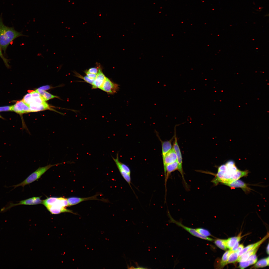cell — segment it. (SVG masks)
I'll use <instances>...</instances> for the list:
<instances>
[{
	"mask_svg": "<svg viewBox=\"0 0 269 269\" xmlns=\"http://www.w3.org/2000/svg\"><path fill=\"white\" fill-rule=\"evenodd\" d=\"M112 158L121 175L131 187V171L130 168L119 160L118 153H117L116 158L113 157Z\"/></svg>",
	"mask_w": 269,
	"mask_h": 269,
	"instance_id": "52a82bcc",
	"label": "cell"
},
{
	"mask_svg": "<svg viewBox=\"0 0 269 269\" xmlns=\"http://www.w3.org/2000/svg\"><path fill=\"white\" fill-rule=\"evenodd\" d=\"M32 97L30 92L25 95L24 97L22 100L25 103L29 105L31 103Z\"/></svg>",
	"mask_w": 269,
	"mask_h": 269,
	"instance_id": "4316f807",
	"label": "cell"
},
{
	"mask_svg": "<svg viewBox=\"0 0 269 269\" xmlns=\"http://www.w3.org/2000/svg\"><path fill=\"white\" fill-rule=\"evenodd\" d=\"M233 251L230 250L226 251L224 254L220 263V266L221 267H223L227 264V261L228 257L230 254Z\"/></svg>",
	"mask_w": 269,
	"mask_h": 269,
	"instance_id": "7402d4cb",
	"label": "cell"
},
{
	"mask_svg": "<svg viewBox=\"0 0 269 269\" xmlns=\"http://www.w3.org/2000/svg\"><path fill=\"white\" fill-rule=\"evenodd\" d=\"M40 197H33L18 202L17 203H14L12 201H10L1 209L0 212H5L12 207L19 205H32L42 204L43 200Z\"/></svg>",
	"mask_w": 269,
	"mask_h": 269,
	"instance_id": "5b68a950",
	"label": "cell"
},
{
	"mask_svg": "<svg viewBox=\"0 0 269 269\" xmlns=\"http://www.w3.org/2000/svg\"><path fill=\"white\" fill-rule=\"evenodd\" d=\"M36 91L41 95L45 101L54 98L58 97L45 91L38 89H36Z\"/></svg>",
	"mask_w": 269,
	"mask_h": 269,
	"instance_id": "ffe728a7",
	"label": "cell"
},
{
	"mask_svg": "<svg viewBox=\"0 0 269 269\" xmlns=\"http://www.w3.org/2000/svg\"><path fill=\"white\" fill-rule=\"evenodd\" d=\"M196 230L202 235L206 237L211 236V234L207 229L203 228H198L195 229Z\"/></svg>",
	"mask_w": 269,
	"mask_h": 269,
	"instance_id": "d4e9b609",
	"label": "cell"
},
{
	"mask_svg": "<svg viewBox=\"0 0 269 269\" xmlns=\"http://www.w3.org/2000/svg\"><path fill=\"white\" fill-rule=\"evenodd\" d=\"M85 72L87 76L91 79H95L97 75V74L90 73L87 71H86Z\"/></svg>",
	"mask_w": 269,
	"mask_h": 269,
	"instance_id": "836d02e7",
	"label": "cell"
},
{
	"mask_svg": "<svg viewBox=\"0 0 269 269\" xmlns=\"http://www.w3.org/2000/svg\"><path fill=\"white\" fill-rule=\"evenodd\" d=\"M50 88L51 87L49 85H46L42 86L38 88L37 89L45 91L50 89Z\"/></svg>",
	"mask_w": 269,
	"mask_h": 269,
	"instance_id": "e575fe53",
	"label": "cell"
},
{
	"mask_svg": "<svg viewBox=\"0 0 269 269\" xmlns=\"http://www.w3.org/2000/svg\"><path fill=\"white\" fill-rule=\"evenodd\" d=\"M244 248L243 245L242 244H241L239 245L237 250L235 251L238 253L240 251Z\"/></svg>",
	"mask_w": 269,
	"mask_h": 269,
	"instance_id": "8d00e7d4",
	"label": "cell"
},
{
	"mask_svg": "<svg viewBox=\"0 0 269 269\" xmlns=\"http://www.w3.org/2000/svg\"><path fill=\"white\" fill-rule=\"evenodd\" d=\"M269 265V257L259 261L254 266L255 268H262Z\"/></svg>",
	"mask_w": 269,
	"mask_h": 269,
	"instance_id": "44dd1931",
	"label": "cell"
},
{
	"mask_svg": "<svg viewBox=\"0 0 269 269\" xmlns=\"http://www.w3.org/2000/svg\"><path fill=\"white\" fill-rule=\"evenodd\" d=\"M106 78V77L102 71L101 69L99 68L98 73L92 84V88L100 89Z\"/></svg>",
	"mask_w": 269,
	"mask_h": 269,
	"instance_id": "4fadbf2b",
	"label": "cell"
},
{
	"mask_svg": "<svg viewBox=\"0 0 269 269\" xmlns=\"http://www.w3.org/2000/svg\"><path fill=\"white\" fill-rule=\"evenodd\" d=\"M269 237V234L262 240L254 244L253 246L243 254L238 257L237 261L238 262L246 261L249 257L254 254H255L259 246Z\"/></svg>",
	"mask_w": 269,
	"mask_h": 269,
	"instance_id": "9c48e42d",
	"label": "cell"
},
{
	"mask_svg": "<svg viewBox=\"0 0 269 269\" xmlns=\"http://www.w3.org/2000/svg\"><path fill=\"white\" fill-rule=\"evenodd\" d=\"M238 254L235 251L232 252L228 257L227 264L234 263L237 261L238 258Z\"/></svg>",
	"mask_w": 269,
	"mask_h": 269,
	"instance_id": "cb8c5ba5",
	"label": "cell"
},
{
	"mask_svg": "<svg viewBox=\"0 0 269 269\" xmlns=\"http://www.w3.org/2000/svg\"><path fill=\"white\" fill-rule=\"evenodd\" d=\"M267 252L268 254H269V244H268L267 249Z\"/></svg>",
	"mask_w": 269,
	"mask_h": 269,
	"instance_id": "74e56055",
	"label": "cell"
},
{
	"mask_svg": "<svg viewBox=\"0 0 269 269\" xmlns=\"http://www.w3.org/2000/svg\"><path fill=\"white\" fill-rule=\"evenodd\" d=\"M62 163H58L53 165L49 164L45 166L39 167L22 182L16 185L6 187H13V188L10 191L19 186H22L23 188H24L25 185L29 184L39 179L43 174L51 167L61 164Z\"/></svg>",
	"mask_w": 269,
	"mask_h": 269,
	"instance_id": "277c9868",
	"label": "cell"
},
{
	"mask_svg": "<svg viewBox=\"0 0 269 269\" xmlns=\"http://www.w3.org/2000/svg\"><path fill=\"white\" fill-rule=\"evenodd\" d=\"M119 85L110 80L108 78H106L100 89L110 94H114L118 91Z\"/></svg>",
	"mask_w": 269,
	"mask_h": 269,
	"instance_id": "30bf717a",
	"label": "cell"
},
{
	"mask_svg": "<svg viewBox=\"0 0 269 269\" xmlns=\"http://www.w3.org/2000/svg\"><path fill=\"white\" fill-rule=\"evenodd\" d=\"M29 106L31 112H37L51 109L48 104L45 102L41 103H31Z\"/></svg>",
	"mask_w": 269,
	"mask_h": 269,
	"instance_id": "2e32d148",
	"label": "cell"
},
{
	"mask_svg": "<svg viewBox=\"0 0 269 269\" xmlns=\"http://www.w3.org/2000/svg\"><path fill=\"white\" fill-rule=\"evenodd\" d=\"M200 172L214 175L215 177L211 182L216 185L219 183L224 184L239 179L243 177L247 176L249 173L248 170L243 171L238 169L235 162L232 160H229L225 163L219 166L216 174H214L209 172L202 170H201Z\"/></svg>",
	"mask_w": 269,
	"mask_h": 269,
	"instance_id": "6da1fadb",
	"label": "cell"
},
{
	"mask_svg": "<svg viewBox=\"0 0 269 269\" xmlns=\"http://www.w3.org/2000/svg\"><path fill=\"white\" fill-rule=\"evenodd\" d=\"M241 234L236 237L229 238L226 240V244L227 248L231 250L236 242L240 241L241 239Z\"/></svg>",
	"mask_w": 269,
	"mask_h": 269,
	"instance_id": "d6986e66",
	"label": "cell"
},
{
	"mask_svg": "<svg viewBox=\"0 0 269 269\" xmlns=\"http://www.w3.org/2000/svg\"><path fill=\"white\" fill-rule=\"evenodd\" d=\"M98 195H95L91 197L80 198L77 197H71L67 199L68 202V206H71L77 204L79 203L84 201L89 200H99L97 199Z\"/></svg>",
	"mask_w": 269,
	"mask_h": 269,
	"instance_id": "9a60e30c",
	"label": "cell"
},
{
	"mask_svg": "<svg viewBox=\"0 0 269 269\" xmlns=\"http://www.w3.org/2000/svg\"><path fill=\"white\" fill-rule=\"evenodd\" d=\"M87 71L90 73L97 74L98 71V69L96 67L91 68Z\"/></svg>",
	"mask_w": 269,
	"mask_h": 269,
	"instance_id": "d6a6232c",
	"label": "cell"
},
{
	"mask_svg": "<svg viewBox=\"0 0 269 269\" xmlns=\"http://www.w3.org/2000/svg\"><path fill=\"white\" fill-rule=\"evenodd\" d=\"M176 132L175 129L174 134V140L173 145V147L177 155V160L178 164L177 170L180 172L182 176V178L186 188L188 189V185L184 178V172L183 168L182 158V153L178 143Z\"/></svg>",
	"mask_w": 269,
	"mask_h": 269,
	"instance_id": "8992f818",
	"label": "cell"
},
{
	"mask_svg": "<svg viewBox=\"0 0 269 269\" xmlns=\"http://www.w3.org/2000/svg\"><path fill=\"white\" fill-rule=\"evenodd\" d=\"M68 206L67 199L62 197H52L50 205L46 207L52 214H58L63 212H69L75 214L71 210L66 208V207Z\"/></svg>",
	"mask_w": 269,
	"mask_h": 269,
	"instance_id": "3957f363",
	"label": "cell"
},
{
	"mask_svg": "<svg viewBox=\"0 0 269 269\" xmlns=\"http://www.w3.org/2000/svg\"><path fill=\"white\" fill-rule=\"evenodd\" d=\"M250 265L249 261L248 260L240 262L239 267L241 269H243Z\"/></svg>",
	"mask_w": 269,
	"mask_h": 269,
	"instance_id": "f546056e",
	"label": "cell"
},
{
	"mask_svg": "<svg viewBox=\"0 0 269 269\" xmlns=\"http://www.w3.org/2000/svg\"><path fill=\"white\" fill-rule=\"evenodd\" d=\"M12 111L19 114L31 112L29 105L22 100L17 101L15 104L12 105Z\"/></svg>",
	"mask_w": 269,
	"mask_h": 269,
	"instance_id": "7c38bea8",
	"label": "cell"
},
{
	"mask_svg": "<svg viewBox=\"0 0 269 269\" xmlns=\"http://www.w3.org/2000/svg\"><path fill=\"white\" fill-rule=\"evenodd\" d=\"M0 118H2V117L0 115Z\"/></svg>",
	"mask_w": 269,
	"mask_h": 269,
	"instance_id": "f35d334b",
	"label": "cell"
},
{
	"mask_svg": "<svg viewBox=\"0 0 269 269\" xmlns=\"http://www.w3.org/2000/svg\"><path fill=\"white\" fill-rule=\"evenodd\" d=\"M168 215L170 219L169 221L170 222L173 223L181 227L191 235L195 236L209 241H213V239L209 237H206L202 235L199 233L195 229L186 226L183 224L181 222L175 220L171 216L169 213H168Z\"/></svg>",
	"mask_w": 269,
	"mask_h": 269,
	"instance_id": "ba28073f",
	"label": "cell"
},
{
	"mask_svg": "<svg viewBox=\"0 0 269 269\" xmlns=\"http://www.w3.org/2000/svg\"><path fill=\"white\" fill-rule=\"evenodd\" d=\"M174 138V135L171 139L168 140L163 141L159 138L161 144L162 155V159L164 158L165 155L172 149L173 147L172 142Z\"/></svg>",
	"mask_w": 269,
	"mask_h": 269,
	"instance_id": "e0dca14e",
	"label": "cell"
},
{
	"mask_svg": "<svg viewBox=\"0 0 269 269\" xmlns=\"http://www.w3.org/2000/svg\"><path fill=\"white\" fill-rule=\"evenodd\" d=\"M12 105L0 107V112L12 111Z\"/></svg>",
	"mask_w": 269,
	"mask_h": 269,
	"instance_id": "4dcf8cb0",
	"label": "cell"
},
{
	"mask_svg": "<svg viewBox=\"0 0 269 269\" xmlns=\"http://www.w3.org/2000/svg\"><path fill=\"white\" fill-rule=\"evenodd\" d=\"M23 36H26L16 31L13 28L5 25L2 18L0 17V45L1 49L5 53L12 41L18 37Z\"/></svg>",
	"mask_w": 269,
	"mask_h": 269,
	"instance_id": "7a4b0ae2",
	"label": "cell"
},
{
	"mask_svg": "<svg viewBox=\"0 0 269 269\" xmlns=\"http://www.w3.org/2000/svg\"><path fill=\"white\" fill-rule=\"evenodd\" d=\"M254 245V244L249 245L244 248H243L239 253L238 254V257L248 251Z\"/></svg>",
	"mask_w": 269,
	"mask_h": 269,
	"instance_id": "f1b7e54d",
	"label": "cell"
},
{
	"mask_svg": "<svg viewBox=\"0 0 269 269\" xmlns=\"http://www.w3.org/2000/svg\"><path fill=\"white\" fill-rule=\"evenodd\" d=\"M255 254H254L250 256L247 260L249 262L250 265L255 264L257 261V257Z\"/></svg>",
	"mask_w": 269,
	"mask_h": 269,
	"instance_id": "83f0119b",
	"label": "cell"
},
{
	"mask_svg": "<svg viewBox=\"0 0 269 269\" xmlns=\"http://www.w3.org/2000/svg\"><path fill=\"white\" fill-rule=\"evenodd\" d=\"M0 57L2 58V60L3 61L5 65L7 67H9V65L8 64V60L5 58L3 56L2 54V53L1 51V48L0 45Z\"/></svg>",
	"mask_w": 269,
	"mask_h": 269,
	"instance_id": "1f68e13d",
	"label": "cell"
},
{
	"mask_svg": "<svg viewBox=\"0 0 269 269\" xmlns=\"http://www.w3.org/2000/svg\"><path fill=\"white\" fill-rule=\"evenodd\" d=\"M178 164L177 160L167 165L166 166V174L165 178V185L166 188L167 182L170 174L172 172L178 170Z\"/></svg>",
	"mask_w": 269,
	"mask_h": 269,
	"instance_id": "ac0fdd59",
	"label": "cell"
},
{
	"mask_svg": "<svg viewBox=\"0 0 269 269\" xmlns=\"http://www.w3.org/2000/svg\"><path fill=\"white\" fill-rule=\"evenodd\" d=\"M177 159L176 153L172 147V149L165 155L162 159L165 177L166 174V166L176 161L177 160Z\"/></svg>",
	"mask_w": 269,
	"mask_h": 269,
	"instance_id": "8fae6325",
	"label": "cell"
},
{
	"mask_svg": "<svg viewBox=\"0 0 269 269\" xmlns=\"http://www.w3.org/2000/svg\"><path fill=\"white\" fill-rule=\"evenodd\" d=\"M74 73L76 76L83 79L86 82L91 84H92L93 82L95 79L90 78L87 76H82L76 72H75Z\"/></svg>",
	"mask_w": 269,
	"mask_h": 269,
	"instance_id": "484cf974",
	"label": "cell"
},
{
	"mask_svg": "<svg viewBox=\"0 0 269 269\" xmlns=\"http://www.w3.org/2000/svg\"><path fill=\"white\" fill-rule=\"evenodd\" d=\"M224 185L231 188H241L244 191L247 193L249 192L251 190L246 184L239 179L231 181Z\"/></svg>",
	"mask_w": 269,
	"mask_h": 269,
	"instance_id": "5bb4252c",
	"label": "cell"
},
{
	"mask_svg": "<svg viewBox=\"0 0 269 269\" xmlns=\"http://www.w3.org/2000/svg\"><path fill=\"white\" fill-rule=\"evenodd\" d=\"M239 241H238L236 242L231 250V251L233 252L237 250L239 245Z\"/></svg>",
	"mask_w": 269,
	"mask_h": 269,
	"instance_id": "d590c367",
	"label": "cell"
},
{
	"mask_svg": "<svg viewBox=\"0 0 269 269\" xmlns=\"http://www.w3.org/2000/svg\"><path fill=\"white\" fill-rule=\"evenodd\" d=\"M226 242V240L217 239L215 241L214 243L220 249L226 250L227 248Z\"/></svg>",
	"mask_w": 269,
	"mask_h": 269,
	"instance_id": "603a6c76",
	"label": "cell"
}]
</instances>
